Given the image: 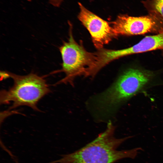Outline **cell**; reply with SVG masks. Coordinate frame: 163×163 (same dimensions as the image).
Segmentation results:
<instances>
[{"instance_id": "cell-1", "label": "cell", "mask_w": 163, "mask_h": 163, "mask_svg": "<svg viewBox=\"0 0 163 163\" xmlns=\"http://www.w3.org/2000/svg\"><path fill=\"white\" fill-rule=\"evenodd\" d=\"M153 76L152 72L136 68L127 70L111 86L93 97L94 114L103 118L113 114L121 104L146 87Z\"/></svg>"}, {"instance_id": "cell-2", "label": "cell", "mask_w": 163, "mask_h": 163, "mask_svg": "<svg viewBox=\"0 0 163 163\" xmlns=\"http://www.w3.org/2000/svg\"><path fill=\"white\" fill-rule=\"evenodd\" d=\"M115 127L110 121L105 130L92 142L78 150L65 154L49 163H113L120 159L134 158L141 148L119 151L117 148L131 136L118 139L114 136Z\"/></svg>"}, {"instance_id": "cell-3", "label": "cell", "mask_w": 163, "mask_h": 163, "mask_svg": "<svg viewBox=\"0 0 163 163\" xmlns=\"http://www.w3.org/2000/svg\"><path fill=\"white\" fill-rule=\"evenodd\" d=\"M6 72L7 78L10 77L12 78L14 84L8 90L1 91V104H7L12 102L10 109L26 106L39 111L37 103L51 91L46 80L32 73L20 75L8 72Z\"/></svg>"}, {"instance_id": "cell-4", "label": "cell", "mask_w": 163, "mask_h": 163, "mask_svg": "<svg viewBox=\"0 0 163 163\" xmlns=\"http://www.w3.org/2000/svg\"><path fill=\"white\" fill-rule=\"evenodd\" d=\"M69 25V37L59 47L62 61L61 71L65 77L58 83L72 84L74 78L81 75L87 76L93 67L96 59V53L87 51L82 45L74 40L72 25Z\"/></svg>"}, {"instance_id": "cell-5", "label": "cell", "mask_w": 163, "mask_h": 163, "mask_svg": "<svg viewBox=\"0 0 163 163\" xmlns=\"http://www.w3.org/2000/svg\"><path fill=\"white\" fill-rule=\"evenodd\" d=\"M110 24L116 37L163 32V19L155 11L148 15L139 17L120 14Z\"/></svg>"}, {"instance_id": "cell-6", "label": "cell", "mask_w": 163, "mask_h": 163, "mask_svg": "<svg viewBox=\"0 0 163 163\" xmlns=\"http://www.w3.org/2000/svg\"><path fill=\"white\" fill-rule=\"evenodd\" d=\"M78 5L80 11L78 18L89 31L97 48H102L116 37L110 23L89 10L80 2H78Z\"/></svg>"}, {"instance_id": "cell-7", "label": "cell", "mask_w": 163, "mask_h": 163, "mask_svg": "<svg viewBox=\"0 0 163 163\" xmlns=\"http://www.w3.org/2000/svg\"><path fill=\"white\" fill-rule=\"evenodd\" d=\"M160 49H163V32L147 36L137 43L124 49L117 50L100 49L97 52V64L102 68L110 62L122 57Z\"/></svg>"}, {"instance_id": "cell-8", "label": "cell", "mask_w": 163, "mask_h": 163, "mask_svg": "<svg viewBox=\"0 0 163 163\" xmlns=\"http://www.w3.org/2000/svg\"><path fill=\"white\" fill-rule=\"evenodd\" d=\"M153 1L154 11L163 19V0H153Z\"/></svg>"}, {"instance_id": "cell-9", "label": "cell", "mask_w": 163, "mask_h": 163, "mask_svg": "<svg viewBox=\"0 0 163 163\" xmlns=\"http://www.w3.org/2000/svg\"><path fill=\"white\" fill-rule=\"evenodd\" d=\"M32 0H28L30 1ZM49 3L52 5L56 7H59L64 0H48Z\"/></svg>"}]
</instances>
